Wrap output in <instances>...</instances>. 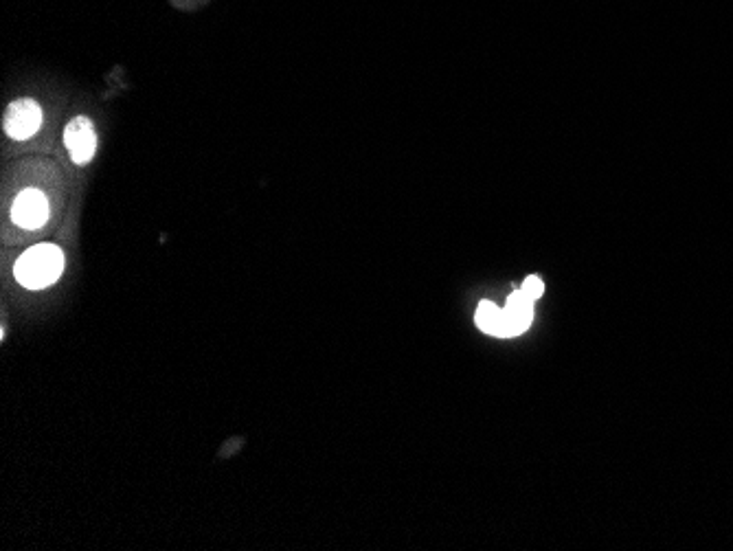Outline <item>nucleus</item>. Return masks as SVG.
Returning <instances> with one entry per match:
<instances>
[{
    "instance_id": "1",
    "label": "nucleus",
    "mask_w": 733,
    "mask_h": 551,
    "mask_svg": "<svg viewBox=\"0 0 733 551\" xmlns=\"http://www.w3.org/2000/svg\"><path fill=\"white\" fill-rule=\"evenodd\" d=\"M64 273V253L55 244H38L25 251L14 266V277L20 286L40 290L49 288Z\"/></svg>"
},
{
    "instance_id": "2",
    "label": "nucleus",
    "mask_w": 733,
    "mask_h": 551,
    "mask_svg": "<svg viewBox=\"0 0 733 551\" xmlns=\"http://www.w3.org/2000/svg\"><path fill=\"white\" fill-rule=\"evenodd\" d=\"M42 126V108L38 101L29 97H22L11 101L5 112V132L7 137L16 141H27L36 134Z\"/></svg>"
},
{
    "instance_id": "3",
    "label": "nucleus",
    "mask_w": 733,
    "mask_h": 551,
    "mask_svg": "<svg viewBox=\"0 0 733 551\" xmlns=\"http://www.w3.org/2000/svg\"><path fill=\"white\" fill-rule=\"evenodd\" d=\"M51 216V207L47 196L40 189H25L20 191L18 198L11 205V220L18 224L20 229L36 231L47 224Z\"/></svg>"
},
{
    "instance_id": "4",
    "label": "nucleus",
    "mask_w": 733,
    "mask_h": 551,
    "mask_svg": "<svg viewBox=\"0 0 733 551\" xmlns=\"http://www.w3.org/2000/svg\"><path fill=\"white\" fill-rule=\"evenodd\" d=\"M64 143L73 163L86 165L97 152V134L93 128V121L84 115L69 121V126L64 128Z\"/></svg>"
},
{
    "instance_id": "5",
    "label": "nucleus",
    "mask_w": 733,
    "mask_h": 551,
    "mask_svg": "<svg viewBox=\"0 0 733 551\" xmlns=\"http://www.w3.org/2000/svg\"><path fill=\"white\" fill-rule=\"evenodd\" d=\"M477 325L479 330H483L486 334L499 336V339H507V330H505V312L503 308L494 306L492 301H481L477 308Z\"/></svg>"
},
{
    "instance_id": "6",
    "label": "nucleus",
    "mask_w": 733,
    "mask_h": 551,
    "mask_svg": "<svg viewBox=\"0 0 733 551\" xmlns=\"http://www.w3.org/2000/svg\"><path fill=\"white\" fill-rule=\"evenodd\" d=\"M521 290L525 292V295H527V297H532V299L536 301V299H540V297H543V292H545V284H543V279H540V277H536V275H532V277H527V279L523 281V286H521Z\"/></svg>"
}]
</instances>
